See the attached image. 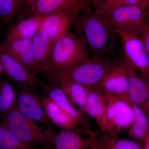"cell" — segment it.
I'll use <instances>...</instances> for the list:
<instances>
[{
  "label": "cell",
  "mask_w": 149,
  "mask_h": 149,
  "mask_svg": "<svg viewBox=\"0 0 149 149\" xmlns=\"http://www.w3.org/2000/svg\"><path fill=\"white\" fill-rule=\"evenodd\" d=\"M74 26V33L85 40L91 58L116 60L120 57V35L105 17L88 9L80 14Z\"/></svg>",
  "instance_id": "1"
},
{
  "label": "cell",
  "mask_w": 149,
  "mask_h": 149,
  "mask_svg": "<svg viewBox=\"0 0 149 149\" xmlns=\"http://www.w3.org/2000/svg\"><path fill=\"white\" fill-rule=\"evenodd\" d=\"M115 61L91 57L47 75L52 83L59 84L63 82H72L87 87H96L111 69Z\"/></svg>",
  "instance_id": "2"
},
{
  "label": "cell",
  "mask_w": 149,
  "mask_h": 149,
  "mask_svg": "<svg viewBox=\"0 0 149 149\" xmlns=\"http://www.w3.org/2000/svg\"><path fill=\"white\" fill-rule=\"evenodd\" d=\"M90 58L84 38L70 31L54 42L45 74L68 68Z\"/></svg>",
  "instance_id": "3"
},
{
  "label": "cell",
  "mask_w": 149,
  "mask_h": 149,
  "mask_svg": "<svg viewBox=\"0 0 149 149\" xmlns=\"http://www.w3.org/2000/svg\"><path fill=\"white\" fill-rule=\"evenodd\" d=\"M2 125L6 127L17 138L30 144L38 143L50 149L56 132L51 127L46 129L25 117L17 107L4 118Z\"/></svg>",
  "instance_id": "4"
},
{
  "label": "cell",
  "mask_w": 149,
  "mask_h": 149,
  "mask_svg": "<svg viewBox=\"0 0 149 149\" xmlns=\"http://www.w3.org/2000/svg\"><path fill=\"white\" fill-rule=\"evenodd\" d=\"M106 106L97 122L100 131L112 135H119L133 122L134 112L131 104L117 96L105 93Z\"/></svg>",
  "instance_id": "5"
},
{
  "label": "cell",
  "mask_w": 149,
  "mask_h": 149,
  "mask_svg": "<svg viewBox=\"0 0 149 149\" xmlns=\"http://www.w3.org/2000/svg\"><path fill=\"white\" fill-rule=\"evenodd\" d=\"M121 41L120 58L143 78L149 79V56L141 35L117 30Z\"/></svg>",
  "instance_id": "6"
},
{
  "label": "cell",
  "mask_w": 149,
  "mask_h": 149,
  "mask_svg": "<svg viewBox=\"0 0 149 149\" xmlns=\"http://www.w3.org/2000/svg\"><path fill=\"white\" fill-rule=\"evenodd\" d=\"M104 16L116 31H128L141 35L149 18V9L136 5L122 6Z\"/></svg>",
  "instance_id": "7"
},
{
  "label": "cell",
  "mask_w": 149,
  "mask_h": 149,
  "mask_svg": "<svg viewBox=\"0 0 149 149\" xmlns=\"http://www.w3.org/2000/svg\"><path fill=\"white\" fill-rule=\"evenodd\" d=\"M89 8L77 7L42 17L40 30L45 32L54 42L70 32L80 14Z\"/></svg>",
  "instance_id": "8"
},
{
  "label": "cell",
  "mask_w": 149,
  "mask_h": 149,
  "mask_svg": "<svg viewBox=\"0 0 149 149\" xmlns=\"http://www.w3.org/2000/svg\"><path fill=\"white\" fill-rule=\"evenodd\" d=\"M55 149H100L97 133L90 129H62L55 133Z\"/></svg>",
  "instance_id": "9"
},
{
  "label": "cell",
  "mask_w": 149,
  "mask_h": 149,
  "mask_svg": "<svg viewBox=\"0 0 149 149\" xmlns=\"http://www.w3.org/2000/svg\"><path fill=\"white\" fill-rule=\"evenodd\" d=\"M0 63L4 72L22 88L36 90L42 85L37 75L29 71L5 49L0 43Z\"/></svg>",
  "instance_id": "10"
},
{
  "label": "cell",
  "mask_w": 149,
  "mask_h": 149,
  "mask_svg": "<svg viewBox=\"0 0 149 149\" xmlns=\"http://www.w3.org/2000/svg\"><path fill=\"white\" fill-rule=\"evenodd\" d=\"M96 88L107 94L117 96L130 104L128 97L127 65L120 58L115 60L111 70Z\"/></svg>",
  "instance_id": "11"
},
{
  "label": "cell",
  "mask_w": 149,
  "mask_h": 149,
  "mask_svg": "<svg viewBox=\"0 0 149 149\" xmlns=\"http://www.w3.org/2000/svg\"><path fill=\"white\" fill-rule=\"evenodd\" d=\"M16 94V107L22 114L34 122L50 127L51 122L43 107L41 97L24 88L20 89Z\"/></svg>",
  "instance_id": "12"
},
{
  "label": "cell",
  "mask_w": 149,
  "mask_h": 149,
  "mask_svg": "<svg viewBox=\"0 0 149 149\" xmlns=\"http://www.w3.org/2000/svg\"><path fill=\"white\" fill-rule=\"evenodd\" d=\"M127 65L128 79V97L131 104L139 107L149 119V98L148 85L145 79Z\"/></svg>",
  "instance_id": "13"
},
{
  "label": "cell",
  "mask_w": 149,
  "mask_h": 149,
  "mask_svg": "<svg viewBox=\"0 0 149 149\" xmlns=\"http://www.w3.org/2000/svg\"><path fill=\"white\" fill-rule=\"evenodd\" d=\"M34 57V73L45 74L54 42L45 32L39 30L32 40Z\"/></svg>",
  "instance_id": "14"
},
{
  "label": "cell",
  "mask_w": 149,
  "mask_h": 149,
  "mask_svg": "<svg viewBox=\"0 0 149 149\" xmlns=\"http://www.w3.org/2000/svg\"><path fill=\"white\" fill-rule=\"evenodd\" d=\"M90 0H36L29 6L30 15L44 17L77 7L90 8Z\"/></svg>",
  "instance_id": "15"
},
{
  "label": "cell",
  "mask_w": 149,
  "mask_h": 149,
  "mask_svg": "<svg viewBox=\"0 0 149 149\" xmlns=\"http://www.w3.org/2000/svg\"><path fill=\"white\" fill-rule=\"evenodd\" d=\"M46 96L56 103L75 119L82 128L90 129L88 120L83 112L76 109L58 84L52 83L44 87Z\"/></svg>",
  "instance_id": "16"
},
{
  "label": "cell",
  "mask_w": 149,
  "mask_h": 149,
  "mask_svg": "<svg viewBox=\"0 0 149 149\" xmlns=\"http://www.w3.org/2000/svg\"><path fill=\"white\" fill-rule=\"evenodd\" d=\"M2 44L9 54L28 70L34 73V57L32 40L5 41Z\"/></svg>",
  "instance_id": "17"
},
{
  "label": "cell",
  "mask_w": 149,
  "mask_h": 149,
  "mask_svg": "<svg viewBox=\"0 0 149 149\" xmlns=\"http://www.w3.org/2000/svg\"><path fill=\"white\" fill-rule=\"evenodd\" d=\"M42 17L30 15L22 18L9 30L6 41L32 40L40 30Z\"/></svg>",
  "instance_id": "18"
},
{
  "label": "cell",
  "mask_w": 149,
  "mask_h": 149,
  "mask_svg": "<svg viewBox=\"0 0 149 149\" xmlns=\"http://www.w3.org/2000/svg\"><path fill=\"white\" fill-rule=\"evenodd\" d=\"M42 104L51 122L62 129H70L79 126L78 122L47 96L41 97Z\"/></svg>",
  "instance_id": "19"
},
{
  "label": "cell",
  "mask_w": 149,
  "mask_h": 149,
  "mask_svg": "<svg viewBox=\"0 0 149 149\" xmlns=\"http://www.w3.org/2000/svg\"><path fill=\"white\" fill-rule=\"evenodd\" d=\"M134 118L127 128L130 139L141 144L143 143L149 136V119L146 113L137 106L131 104Z\"/></svg>",
  "instance_id": "20"
},
{
  "label": "cell",
  "mask_w": 149,
  "mask_h": 149,
  "mask_svg": "<svg viewBox=\"0 0 149 149\" xmlns=\"http://www.w3.org/2000/svg\"><path fill=\"white\" fill-rule=\"evenodd\" d=\"M106 106V97L103 92L96 87H89L83 113L97 122L101 118Z\"/></svg>",
  "instance_id": "21"
},
{
  "label": "cell",
  "mask_w": 149,
  "mask_h": 149,
  "mask_svg": "<svg viewBox=\"0 0 149 149\" xmlns=\"http://www.w3.org/2000/svg\"><path fill=\"white\" fill-rule=\"evenodd\" d=\"M100 149H143V145L131 139L120 138L100 131L97 132Z\"/></svg>",
  "instance_id": "22"
},
{
  "label": "cell",
  "mask_w": 149,
  "mask_h": 149,
  "mask_svg": "<svg viewBox=\"0 0 149 149\" xmlns=\"http://www.w3.org/2000/svg\"><path fill=\"white\" fill-rule=\"evenodd\" d=\"M58 85L71 103L75 104L83 113L89 87L72 82H63Z\"/></svg>",
  "instance_id": "23"
},
{
  "label": "cell",
  "mask_w": 149,
  "mask_h": 149,
  "mask_svg": "<svg viewBox=\"0 0 149 149\" xmlns=\"http://www.w3.org/2000/svg\"><path fill=\"white\" fill-rule=\"evenodd\" d=\"M17 94L10 83L4 80L0 83V116L4 118L16 107Z\"/></svg>",
  "instance_id": "24"
},
{
  "label": "cell",
  "mask_w": 149,
  "mask_h": 149,
  "mask_svg": "<svg viewBox=\"0 0 149 149\" xmlns=\"http://www.w3.org/2000/svg\"><path fill=\"white\" fill-rule=\"evenodd\" d=\"M25 6H27V0H0V17L4 23H8Z\"/></svg>",
  "instance_id": "25"
},
{
  "label": "cell",
  "mask_w": 149,
  "mask_h": 149,
  "mask_svg": "<svg viewBox=\"0 0 149 149\" xmlns=\"http://www.w3.org/2000/svg\"><path fill=\"white\" fill-rule=\"evenodd\" d=\"M0 149H34L30 144L21 141L1 124H0Z\"/></svg>",
  "instance_id": "26"
},
{
  "label": "cell",
  "mask_w": 149,
  "mask_h": 149,
  "mask_svg": "<svg viewBox=\"0 0 149 149\" xmlns=\"http://www.w3.org/2000/svg\"><path fill=\"white\" fill-rule=\"evenodd\" d=\"M128 5L140 6L149 9V0H109L101 10L97 13L106 16L114 9Z\"/></svg>",
  "instance_id": "27"
},
{
  "label": "cell",
  "mask_w": 149,
  "mask_h": 149,
  "mask_svg": "<svg viewBox=\"0 0 149 149\" xmlns=\"http://www.w3.org/2000/svg\"><path fill=\"white\" fill-rule=\"evenodd\" d=\"M141 37L149 56V18L141 33Z\"/></svg>",
  "instance_id": "28"
},
{
  "label": "cell",
  "mask_w": 149,
  "mask_h": 149,
  "mask_svg": "<svg viewBox=\"0 0 149 149\" xmlns=\"http://www.w3.org/2000/svg\"><path fill=\"white\" fill-rule=\"evenodd\" d=\"M94 10L98 13L109 0H90Z\"/></svg>",
  "instance_id": "29"
},
{
  "label": "cell",
  "mask_w": 149,
  "mask_h": 149,
  "mask_svg": "<svg viewBox=\"0 0 149 149\" xmlns=\"http://www.w3.org/2000/svg\"><path fill=\"white\" fill-rule=\"evenodd\" d=\"M143 149H149V136L143 143Z\"/></svg>",
  "instance_id": "30"
},
{
  "label": "cell",
  "mask_w": 149,
  "mask_h": 149,
  "mask_svg": "<svg viewBox=\"0 0 149 149\" xmlns=\"http://www.w3.org/2000/svg\"><path fill=\"white\" fill-rule=\"evenodd\" d=\"M36 1V0H27V6L29 7V6Z\"/></svg>",
  "instance_id": "31"
},
{
  "label": "cell",
  "mask_w": 149,
  "mask_h": 149,
  "mask_svg": "<svg viewBox=\"0 0 149 149\" xmlns=\"http://www.w3.org/2000/svg\"><path fill=\"white\" fill-rule=\"evenodd\" d=\"M3 72H4L3 68L1 63H0V77L1 74H2Z\"/></svg>",
  "instance_id": "32"
},
{
  "label": "cell",
  "mask_w": 149,
  "mask_h": 149,
  "mask_svg": "<svg viewBox=\"0 0 149 149\" xmlns=\"http://www.w3.org/2000/svg\"><path fill=\"white\" fill-rule=\"evenodd\" d=\"M144 79H145V80H146V82L147 83V85H148V89L149 98V79H146V78H144Z\"/></svg>",
  "instance_id": "33"
}]
</instances>
